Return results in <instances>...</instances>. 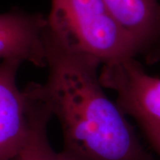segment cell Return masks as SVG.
<instances>
[{"instance_id": "3957f363", "label": "cell", "mask_w": 160, "mask_h": 160, "mask_svg": "<svg viewBox=\"0 0 160 160\" xmlns=\"http://www.w3.org/2000/svg\"><path fill=\"white\" fill-rule=\"evenodd\" d=\"M22 63L14 59L0 63V160H12L20 152L45 102L41 84L31 83L24 90L18 86Z\"/></svg>"}, {"instance_id": "6da1fadb", "label": "cell", "mask_w": 160, "mask_h": 160, "mask_svg": "<svg viewBox=\"0 0 160 160\" xmlns=\"http://www.w3.org/2000/svg\"><path fill=\"white\" fill-rule=\"evenodd\" d=\"M101 66L46 34L48 74L43 89L52 116L62 126L63 150L76 160H155L103 90Z\"/></svg>"}, {"instance_id": "8992f818", "label": "cell", "mask_w": 160, "mask_h": 160, "mask_svg": "<svg viewBox=\"0 0 160 160\" xmlns=\"http://www.w3.org/2000/svg\"><path fill=\"white\" fill-rule=\"evenodd\" d=\"M108 11L137 47L151 51L160 38V4L158 0H102Z\"/></svg>"}, {"instance_id": "ba28073f", "label": "cell", "mask_w": 160, "mask_h": 160, "mask_svg": "<svg viewBox=\"0 0 160 160\" xmlns=\"http://www.w3.org/2000/svg\"><path fill=\"white\" fill-rule=\"evenodd\" d=\"M139 126L152 148L160 157V122L139 120Z\"/></svg>"}, {"instance_id": "9c48e42d", "label": "cell", "mask_w": 160, "mask_h": 160, "mask_svg": "<svg viewBox=\"0 0 160 160\" xmlns=\"http://www.w3.org/2000/svg\"><path fill=\"white\" fill-rule=\"evenodd\" d=\"M154 48L155 49H157V50H156V52H157V56H158V57L160 59V38H159V40L158 41V43H157V45L155 46ZM154 48H153V49H154Z\"/></svg>"}, {"instance_id": "52a82bcc", "label": "cell", "mask_w": 160, "mask_h": 160, "mask_svg": "<svg viewBox=\"0 0 160 160\" xmlns=\"http://www.w3.org/2000/svg\"><path fill=\"white\" fill-rule=\"evenodd\" d=\"M52 117L45 100L26 142L12 160H76L64 150L58 152L51 146L47 137V125Z\"/></svg>"}, {"instance_id": "277c9868", "label": "cell", "mask_w": 160, "mask_h": 160, "mask_svg": "<svg viewBox=\"0 0 160 160\" xmlns=\"http://www.w3.org/2000/svg\"><path fill=\"white\" fill-rule=\"evenodd\" d=\"M99 78L117 93L116 103L136 121L160 122V78L145 72L135 57L104 64Z\"/></svg>"}, {"instance_id": "5b68a950", "label": "cell", "mask_w": 160, "mask_h": 160, "mask_svg": "<svg viewBox=\"0 0 160 160\" xmlns=\"http://www.w3.org/2000/svg\"><path fill=\"white\" fill-rule=\"evenodd\" d=\"M46 15L19 10L0 13V60L46 67Z\"/></svg>"}, {"instance_id": "7a4b0ae2", "label": "cell", "mask_w": 160, "mask_h": 160, "mask_svg": "<svg viewBox=\"0 0 160 160\" xmlns=\"http://www.w3.org/2000/svg\"><path fill=\"white\" fill-rule=\"evenodd\" d=\"M46 20L52 39L69 51L96 60L102 66L139 53L102 0H51Z\"/></svg>"}]
</instances>
